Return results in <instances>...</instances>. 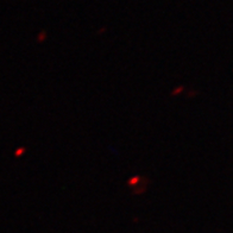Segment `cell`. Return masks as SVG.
Returning <instances> with one entry per match:
<instances>
[{"label": "cell", "mask_w": 233, "mask_h": 233, "mask_svg": "<svg viewBox=\"0 0 233 233\" xmlns=\"http://www.w3.org/2000/svg\"><path fill=\"white\" fill-rule=\"evenodd\" d=\"M139 180H140V177L139 176H136V177H133V179H131L130 181H129V185H136L139 182Z\"/></svg>", "instance_id": "obj_1"}, {"label": "cell", "mask_w": 233, "mask_h": 233, "mask_svg": "<svg viewBox=\"0 0 233 233\" xmlns=\"http://www.w3.org/2000/svg\"><path fill=\"white\" fill-rule=\"evenodd\" d=\"M182 89H183V87H179V88H176V89H175V90L173 92V95H175V94H179V93H180V92H181Z\"/></svg>", "instance_id": "obj_3"}, {"label": "cell", "mask_w": 233, "mask_h": 233, "mask_svg": "<svg viewBox=\"0 0 233 233\" xmlns=\"http://www.w3.org/2000/svg\"><path fill=\"white\" fill-rule=\"evenodd\" d=\"M24 152H25V148H19V149L14 152V156H16V157H19V156L22 155V154H24Z\"/></svg>", "instance_id": "obj_2"}]
</instances>
